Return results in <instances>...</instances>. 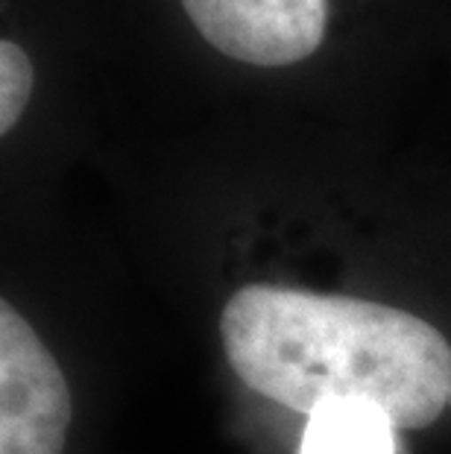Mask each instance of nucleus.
<instances>
[{
    "instance_id": "obj_1",
    "label": "nucleus",
    "mask_w": 451,
    "mask_h": 454,
    "mask_svg": "<svg viewBox=\"0 0 451 454\" xmlns=\"http://www.w3.org/2000/svg\"><path fill=\"white\" fill-rule=\"evenodd\" d=\"M220 334L237 379L296 413L369 402L399 431H419L448 408L451 346L399 308L246 285L220 314Z\"/></svg>"
},
{
    "instance_id": "obj_2",
    "label": "nucleus",
    "mask_w": 451,
    "mask_h": 454,
    "mask_svg": "<svg viewBox=\"0 0 451 454\" xmlns=\"http://www.w3.org/2000/svg\"><path fill=\"white\" fill-rule=\"evenodd\" d=\"M71 390L35 328L0 302V454H62Z\"/></svg>"
},
{
    "instance_id": "obj_3",
    "label": "nucleus",
    "mask_w": 451,
    "mask_h": 454,
    "mask_svg": "<svg viewBox=\"0 0 451 454\" xmlns=\"http://www.w3.org/2000/svg\"><path fill=\"white\" fill-rule=\"evenodd\" d=\"M199 35L229 59L284 67L308 59L329 30L331 0H182Z\"/></svg>"
},
{
    "instance_id": "obj_4",
    "label": "nucleus",
    "mask_w": 451,
    "mask_h": 454,
    "mask_svg": "<svg viewBox=\"0 0 451 454\" xmlns=\"http://www.w3.org/2000/svg\"><path fill=\"white\" fill-rule=\"evenodd\" d=\"M299 454H396V425L369 402H340L308 417Z\"/></svg>"
},
{
    "instance_id": "obj_5",
    "label": "nucleus",
    "mask_w": 451,
    "mask_h": 454,
    "mask_svg": "<svg viewBox=\"0 0 451 454\" xmlns=\"http://www.w3.org/2000/svg\"><path fill=\"white\" fill-rule=\"evenodd\" d=\"M33 85L35 71L30 56L21 44L4 38L0 42V132L4 135L18 127L27 103L33 98Z\"/></svg>"
}]
</instances>
